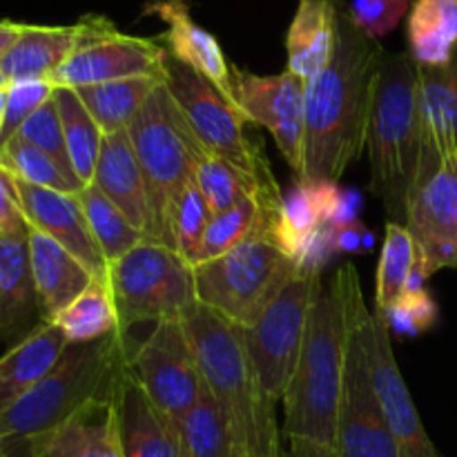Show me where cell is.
<instances>
[{
	"label": "cell",
	"mask_w": 457,
	"mask_h": 457,
	"mask_svg": "<svg viewBox=\"0 0 457 457\" xmlns=\"http://www.w3.org/2000/svg\"><path fill=\"white\" fill-rule=\"evenodd\" d=\"M384 47L348 16L337 13L333 54L306 85L302 181L337 183L364 152Z\"/></svg>",
	"instance_id": "1"
},
{
	"label": "cell",
	"mask_w": 457,
	"mask_h": 457,
	"mask_svg": "<svg viewBox=\"0 0 457 457\" xmlns=\"http://www.w3.org/2000/svg\"><path fill=\"white\" fill-rule=\"evenodd\" d=\"M364 303L360 275L351 263L339 268L328 284L321 281L284 397L286 440L335 446L348 342Z\"/></svg>",
	"instance_id": "2"
},
{
	"label": "cell",
	"mask_w": 457,
	"mask_h": 457,
	"mask_svg": "<svg viewBox=\"0 0 457 457\" xmlns=\"http://www.w3.org/2000/svg\"><path fill=\"white\" fill-rule=\"evenodd\" d=\"M205 388L221 406L232 433V445L248 451L284 446L277 404L263 393L244 342V328L195 303L183 315Z\"/></svg>",
	"instance_id": "3"
},
{
	"label": "cell",
	"mask_w": 457,
	"mask_h": 457,
	"mask_svg": "<svg viewBox=\"0 0 457 457\" xmlns=\"http://www.w3.org/2000/svg\"><path fill=\"white\" fill-rule=\"evenodd\" d=\"M129 355L125 330L92 344L67 346L52 373L0 413V437L9 455L22 457L31 440L65 424L94 397L114 391Z\"/></svg>",
	"instance_id": "4"
},
{
	"label": "cell",
	"mask_w": 457,
	"mask_h": 457,
	"mask_svg": "<svg viewBox=\"0 0 457 457\" xmlns=\"http://www.w3.org/2000/svg\"><path fill=\"white\" fill-rule=\"evenodd\" d=\"M420 143V65L411 54L384 52L366 145L370 154V192L382 201L391 221L404 223Z\"/></svg>",
	"instance_id": "5"
},
{
	"label": "cell",
	"mask_w": 457,
	"mask_h": 457,
	"mask_svg": "<svg viewBox=\"0 0 457 457\" xmlns=\"http://www.w3.org/2000/svg\"><path fill=\"white\" fill-rule=\"evenodd\" d=\"M128 134L150 201L152 221L147 239L172 248L174 210L183 190L195 181L196 161L205 145L187 125L165 79L128 125Z\"/></svg>",
	"instance_id": "6"
},
{
	"label": "cell",
	"mask_w": 457,
	"mask_h": 457,
	"mask_svg": "<svg viewBox=\"0 0 457 457\" xmlns=\"http://www.w3.org/2000/svg\"><path fill=\"white\" fill-rule=\"evenodd\" d=\"M297 263L259 232L217 259L195 266L196 302L239 328H248L288 284Z\"/></svg>",
	"instance_id": "7"
},
{
	"label": "cell",
	"mask_w": 457,
	"mask_h": 457,
	"mask_svg": "<svg viewBox=\"0 0 457 457\" xmlns=\"http://www.w3.org/2000/svg\"><path fill=\"white\" fill-rule=\"evenodd\" d=\"M404 226L427 279L457 268V137L422 128L418 165L406 195Z\"/></svg>",
	"instance_id": "8"
},
{
	"label": "cell",
	"mask_w": 457,
	"mask_h": 457,
	"mask_svg": "<svg viewBox=\"0 0 457 457\" xmlns=\"http://www.w3.org/2000/svg\"><path fill=\"white\" fill-rule=\"evenodd\" d=\"M165 85L177 101L179 110L186 116L187 125L201 143L212 154L221 156L228 163L245 174L259 187L268 204L281 208L284 192L272 174L268 156L263 154L257 138L245 132L248 120L241 116L235 105L219 94V89L208 79L190 67L168 56L163 67Z\"/></svg>",
	"instance_id": "9"
},
{
	"label": "cell",
	"mask_w": 457,
	"mask_h": 457,
	"mask_svg": "<svg viewBox=\"0 0 457 457\" xmlns=\"http://www.w3.org/2000/svg\"><path fill=\"white\" fill-rule=\"evenodd\" d=\"M120 328L183 320L196 302L195 266L159 241L143 239L137 248L107 266Z\"/></svg>",
	"instance_id": "10"
},
{
	"label": "cell",
	"mask_w": 457,
	"mask_h": 457,
	"mask_svg": "<svg viewBox=\"0 0 457 457\" xmlns=\"http://www.w3.org/2000/svg\"><path fill=\"white\" fill-rule=\"evenodd\" d=\"M321 275L297 268L257 321L244 328L245 351L254 366L263 393L275 404L284 402L302 351L303 330Z\"/></svg>",
	"instance_id": "11"
},
{
	"label": "cell",
	"mask_w": 457,
	"mask_h": 457,
	"mask_svg": "<svg viewBox=\"0 0 457 457\" xmlns=\"http://www.w3.org/2000/svg\"><path fill=\"white\" fill-rule=\"evenodd\" d=\"M79 43L52 74L54 87L79 89L132 76L163 74L168 52L154 38L123 34L110 18L87 13L79 22Z\"/></svg>",
	"instance_id": "12"
},
{
	"label": "cell",
	"mask_w": 457,
	"mask_h": 457,
	"mask_svg": "<svg viewBox=\"0 0 457 457\" xmlns=\"http://www.w3.org/2000/svg\"><path fill=\"white\" fill-rule=\"evenodd\" d=\"M366 312L369 306L364 303L357 312L348 342L333 449L337 457H400L395 437L388 428L386 415L370 378V361L364 339Z\"/></svg>",
	"instance_id": "13"
},
{
	"label": "cell",
	"mask_w": 457,
	"mask_h": 457,
	"mask_svg": "<svg viewBox=\"0 0 457 457\" xmlns=\"http://www.w3.org/2000/svg\"><path fill=\"white\" fill-rule=\"evenodd\" d=\"M129 370L147 397L177 424L205 388L181 320L156 324L150 337L129 355Z\"/></svg>",
	"instance_id": "14"
},
{
	"label": "cell",
	"mask_w": 457,
	"mask_h": 457,
	"mask_svg": "<svg viewBox=\"0 0 457 457\" xmlns=\"http://www.w3.org/2000/svg\"><path fill=\"white\" fill-rule=\"evenodd\" d=\"M235 105L248 123L266 128L281 156L297 179L303 174V132H306V85L293 71L259 76L232 65Z\"/></svg>",
	"instance_id": "15"
},
{
	"label": "cell",
	"mask_w": 457,
	"mask_h": 457,
	"mask_svg": "<svg viewBox=\"0 0 457 457\" xmlns=\"http://www.w3.org/2000/svg\"><path fill=\"white\" fill-rule=\"evenodd\" d=\"M391 337L393 335L388 333L382 317L375 311L366 312L364 339L370 361V378L386 415L388 428L395 437L397 451L400 457H442L428 437L409 386L402 378V370L393 355Z\"/></svg>",
	"instance_id": "16"
},
{
	"label": "cell",
	"mask_w": 457,
	"mask_h": 457,
	"mask_svg": "<svg viewBox=\"0 0 457 457\" xmlns=\"http://www.w3.org/2000/svg\"><path fill=\"white\" fill-rule=\"evenodd\" d=\"M22 457H128L120 428L119 386L107 395L94 397L52 433L31 440Z\"/></svg>",
	"instance_id": "17"
},
{
	"label": "cell",
	"mask_w": 457,
	"mask_h": 457,
	"mask_svg": "<svg viewBox=\"0 0 457 457\" xmlns=\"http://www.w3.org/2000/svg\"><path fill=\"white\" fill-rule=\"evenodd\" d=\"M16 190L27 226L31 230L52 237L56 244L70 250L96 279H105L107 259L103 257L101 248L89 230V223L76 195L29 186L18 179Z\"/></svg>",
	"instance_id": "18"
},
{
	"label": "cell",
	"mask_w": 457,
	"mask_h": 457,
	"mask_svg": "<svg viewBox=\"0 0 457 457\" xmlns=\"http://www.w3.org/2000/svg\"><path fill=\"white\" fill-rule=\"evenodd\" d=\"M145 16H156L165 22L161 45L170 58L181 65L199 71L219 89L230 105H235L232 94V62H228L219 40L192 18L190 4L186 0H150L143 9ZM237 107V105H235Z\"/></svg>",
	"instance_id": "19"
},
{
	"label": "cell",
	"mask_w": 457,
	"mask_h": 457,
	"mask_svg": "<svg viewBox=\"0 0 457 457\" xmlns=\"http://www.w3.org/2000/svg\"><path fill=\"white\" fill-rule=\"evenodd\" d=\"M40 321L29 263V230L0 237V342H21Z\"/></svg>",
	"instance_id": "20"
},
{
	"label": "cell",
	"mask_w": 457,
	"mask_h": 457,
	"mask_svg": "<svg viewBox=\"0 0 457 457\" xmlns=\"http://www.w3.org/2000/svg\"><path fill=\"white\" fill-rule=\"evenodd\" d=\"M119 413L128 457H186L179 424L147 397L129 364L119 384Z\"/></svg>",
	"instance_id": "21"
},
{
	"label": "cell",
	"mask_w": 457,
	"mask_h": 457,
	"mask_svg": "<svg viewBox=\"0 0 457 457\" xmlns=\"http://www.w3.org/2000/svg\"><path fill=\"white\" fill-rule=\"evenodd\" d=\"M92 183L147 239L152 221L150 201H147L145 181H143L141 165H138L128 129H119V132L103 137Z\"/></svg>",
	"instance_id": "22"
},
{
	"label": "cell",
	"mask_w": 457,
	"mask_h": 457,
	"mask_svg": "<svg viewBox=\"0 0 457 457\" xmlns=\"http://www.w3.org/2000/svg\"><path fill=\"white\" fill-rule=\"evenodd\" d=\"M29 263L43 321H52L70 306L89 284L94 275L52 237L29 228Z\"/></svg>",
	"instance_id": "23"
},
{
	"label": "cell",
	"mask_w": 457,
	"mask_h": 457,
	"mask_svg": "<svg viewBox=\"0 0 457 457\" xmlns=\"http://www.w3.org/2000/svg\"><path fill=\"white\" fill-rule=\"evenodd\" d=\"M67 346L65 335L54 321H40L27 337L13 344L0 357V413L47 378Z\"/></svg>",
	"instance_id": "24"
},
{
	"label": "cell",
	"mask_w": 457,
	"mask_h": 457,
	"mask_svg": "<svg viewBox=\"0 0 457 457\" xmlns=\"http://www.w3.org/2000/svg\"><path fill=\"white\" fill-rule=\"evenodd\" d=\"M344 0H297V12L286 34L288 71L311 80L330 61Z\"/></svg>",
	"instance_id": "25"
},
{
	"label": "cell",
	"mask_w": 457,
	"mask_h": 457,
	"mask_svg": "<svg viewBox=\"0 0 457 457\" xmlns=\"http://www.w3.org/2000/svg\"><path fill=\"white\" fill-rule=\"evenodd\" d=\"M79 43V25H25L13 47L0 61L12 80L52 79Z\"/></svg>",
	"instance_id": "26"
},
{
	"label": "cell",
	"mask_w": 457,
	"mask_h": 457,
	"mask_svg": "<svg viewBox=\"0 0 457 457\" xmlns=\"http://www.w3.org/2000/svg\"><path fill=\"white\" fill-rule=\"evenodd\" d=\"M406 40L420 67L446 65L457 49V0H415Z\"/></svg>",
	"instance_id": "27"
},
{
	"label": "cell",
	"mask_w": 457,
	"mask_h": 457,
	"mask_svg": "<svg viewBox=\"0 0 457 457\" xmlns=\"http://www.w3.org/2000/svg\"><path fill=\"white\" fill-rule=\"evenodd\" d=\"M165 74L132 76V79L110 80V83L89 85L74 89L83 101L85 110L92 114L103 134L128 129L134 116L141 112L147 98L163 83Z\"/></svg>",
	"instance_id": "28"
},
{
	"label": "cell",
	"mask_w": 457,
	"mask_h": 457,
	"mask_svg": "<svg viewBox=\"0 0 457 457\" xmlns=\"http://www.w3.org/2000/svg\"><path fill=\"white\" fill-rule=\"evenodd\" d=\"M52 321L65 335L70 346L98 342L114 335L116 330H123L107 277L105 279L94 277L92 284L70 306L62 308Z\"/></svg>",
	"instance_id": "29"
},
{
	"label": "cell",
	"mask_w": 457,
	"mask_h": 457,
	"mask_svg": "<svg viewBox=\"0 0 457 457\" xmlns=\"http://www.w3.org/2000/svg\"><path fill=\"white\" fill-rule=\"evenodd\" d=\"M54 103H56L58 116H61L71 168H74L79 181L87 186L94 179V170H96L105 134L101 132L92 114L85 110L83 101H80L74 89L56 87L54 89Z\"/></svg>",
	"instance_id": "30"
},
{
	"label": "cell",
	"mask_w": 457,
	"mask_h": 457,
	"mask_svg": "<svg viewBox=\"0 0 457 457\" xmlns=\"http://www.w3.org/2000/svg\"><path fill=\"white\" fill-rule=\"evenodd\" d=\"M277 214L279 212H270V210L263 208L262 201L253 199V196H248L226 212L212 214L208 228H205L204 244H201L195 266L230 253L232 248H237L259 232H270Z\"/></svg>",
	"instance_id": "31"
},
{
	"label": "cell",
	"mask_w": 457,
	"mask_h": 457,
	"mask_svg": "<svg viewBox=\"0 0 457 457\" xmlns=\"http://www.w3.org/2000/svg\"><path fill=\"white\" fill-rule=\"evenodd\" d=\"M195 181L201 196H204L205 205H208L210 217L235 208L237 204H241L248 196L262 201L263 208L270 210V212H279L281 210L268 204L266 196L259 192V187L241 170H237L235 165L228 163L221 156L212 154L208 147L201 152L199 161H196Z\"/></svg>",
	"instance_id": "32"
},
{
	"label": "cell",
	"mask_w": 457,
	"mask_h": 457,
	"mask_svg": "<svg viewBox=\"0 0 457 457\" xmlns=\"http://www.w3.org/2000/svg\"><path fill=\"white\" fill-rule=\"evenodd\" d=\"M76 199L83 208L89 230H92L103 257L107 259V266L145 239V235L137 230L132 221L94 183H87L83 190L76 192Z\"/></svg>",
	"instance_id": "33"
},
{
	"label": "cell",
	"mask_w": 457,
	"mask_h": 457,
	"mask_svg": "<svg viewBox=\"0 0 457 457\" xmlns=\"http://www.w3.org/2000/svg\"><path fill=\"white\" fill-rule=\"evenodd\" d=\"M418 263V248L404 223L388 221L375 279V312L391 308L406 293L409 277Z\"/></svg>",
	"instance_id": "34"
},
{
	"label": "cell",
	"mask_w": 457,
	"mask_h": 457,
	"mask_svg": "<svg viewBox=\"0 0 457 457\" xmlns=\"http://www.w3.org/2000/svg\"><path fill=\"white\" fill-rule=\"evenodd\" d=\"M183 455L186 457H230L232 433L221 406L212 393L204 388L199 400L183 415L181 424Z\"/></svg>",
	"instance_id": "35"
},
{
	"label": "cell",
	"mask_w": 457,
	"mask_h": 457,
	"mask_svg": "<svg viewBox=\"0 0 457 457\" xmlns=\"http://www.w3.org/2000/svg\"><path fill=\"white\" fill-rule=\"evenodd\" d=\"M420 123L457 137V49L446 65L420 67Z\"/></svg>",
	"instance_id": "36"
},
{
	"label": "cell",
	"mask_w": 457,
	"mask_h": 457,
	"mask_svg": "<svg viewBox=\"0 0 457 457\" xmlns=\"http://www.w3.org/2000/svg\"><path fill=\"white\" fill-rule=\"evenodd\" d=\"M0 168L7 170L13 179L25 181L29 186L47 187V190L65 192V195H76L85 186L71 181L47 154L38 147L29 145L22 138L13 137L4 145H0Z\"/></svg>",
	"instance_id": "37"
},
{
	"label": "cell",
	"mask_w": 457,
	"mask_h": 457,
	"mask_svg": "<svg viewBox=\"0 0 457 457\" xmlns=\"http://www.w3.org/2000/svg\"><path fill=\"white\" fill-rule=\"evenodd\" d=\"M210 221V210L201 196L196 181L183 190L177 210L172 217V248L181 254L190 266H195L199 257L201 244H204L205 228Z\"/></svg>",
	"instance_id": "38"
},
{
	"label": "cell",
	"mask_w": 457,
	"mask_h": 457,
	"mask_svg": "<svg viewBox=\"0 0 457 457\" xmlns=\"http://www.w3.org/2000/svg\"><path fill=\"white\" fill-rule=\"evenodd\" d=\"M16 137L22 138L25 143H29V145L38 147V150L43 152V154H47L49 159L71 179V181L83 186V183L79 181V177H76L74 168H71L70 152H67L65 134H62L61 116H58V107L56 103H54V96L27 119V123L18 129Z\"/></svg>",
	"instance_id": "39"
},
{
	"label": "cell",
	"mask_w": 457,
	"mask_h": 457,
	"mask_svg": "<svg viewBox=\"0 0 457 457\" xmlns=\"http://www.w3.org/2000/svg\"><path fill=\"white\" fill-rule=\"evenodd\" d=\"M386 324L388 333L397 337H418L436 326L437 303L427 288L418 293H404L391 308L378 312Z\"/></svg>",
	"instance_id": "40"
},
{
	"label": "cell",
	"mask_w": 457,
	"mask_h": 457,
	"mask_svg": "<svg viewBox=\"0 0 457 457\" xmlns=\"http://www.w3.org/2000/svg\"><path fill=\"white\" fill-rule=\"evenodd\" d=\"M54 85L49 80H12L7 87V98H4V120L3 134H0V145L12 141L18 129L27 123L36 110L45 105L54 96Z\"/></svg>",
	"instance_id": "41"
},
{
	"label": "cell",
	"mask_w": 457,
	"mask_h": 457,
	"mask_svg": "<svg viewBox=\"0 0 457 457\" xmlns=\"http://www.w3.org/2000/svg\"><path fill=\"white\" fill-rule=\"evenodd\" d=\"M411 7L413 0H351L346 12L369 38L378 40L391 34Z\"/></svg>",
	"instance_id": "42"
},
{
	"label": "cell",
	"mask_w": 457,
	"mask_h": 457,
	"mask_svg": "<svg viewBox=\"0 0 457 457\" xmlns=\"http://www.w3.org/2000/svg\"><path fill=\"white\" fill-rule=\"evenodd\" d=\"M29 226L22 214L21 199H18L16 179L0 168V237L18 235V232H27Z\"/></svg>",
	"instance_id": "43"
},
{
	"label": "cell",
	"mask_w": 457,
	"mask_h": 457,
	"mask_svg": "<svg viewBox=\"0 0 457 457\" xmlns=\"http://www.w3.org/2000/svg\"><path fill=\"white\" fill-rule=\"evenodd\" d=\"M364 232L366 228L361 226L360 221L351 223V226L337 228V232H335V244H337L339 253H360Z\"/></svg>",
	"instance_id": "44"
},
{
	"label": "cell",
	"mask_w": 457,
	"mask_h": 457,
	"mask_svg": "<svg viewBox=\"0 0 457 457\" xmlns=\"http://www.w3.org/2000/svg\"><path fill=\"white\" fill-rule=\"evenodd\" d=\"M286 457H337V453H335V449H330V446L315 445V442L288 440Z\"/></svg>",
	"instance_id": "45"
},
{
	"label": "cell",
	"mask_w": 457,
	"mask_h": 457,
	"mask_svg": "<svg viewBox=\"0 0 457 457\" xmlns=\"http://www.w3.org/2000/svg\"><path fill=\"white\" fill-rule=\"evenodd\" d=\"M22 27H25V22L0 21V61H3L4 54L13 47V43L18 40V36L22 34Z\"/></svg>",
	"instance_id": "46"
},
{
	"label": "cell",
	"mask_w": 457,
	"mask_h": 457,
	"mask_svg": "<svg viewBox=\"0 0 457 457\" xmlns=\"http://www.w3.org/2000/svg\"><path fill=\"white\" fill-rule=\"evenodd\" d=\"M230 457H286V449H272V451H248L244 446H232Z\"/></svg>",
	"instance_id": "47"
},
{
	"label": "cell",
	"mask_w": 457,
	"mask_h": 457,
	"mask_svg": "<svg viewBox=\"0 0 457 457\" xmlns=\"http://www.w3.org/2000/svg\"><path fill=\"white\" fill-rule=\"evenodd\" d=\"M373 244H375V237L366 230L364 237H361V253H366V250L373 248Z\"/></svg>",
	"instance_id": "48"
},
{
	"label": "cell",
	"mask_w": 457,
	"mask_h": 457,
	"mask_svg": "<svg viewBox=\"0 0 457 457\" xmlns=\"http://www.w3.org/2000/svg\"><path fill=\"white\" fill-rule=\"evenodd\" d=\"M4 98H7V89H0V134H3V120H4Z\"/></svg>",
	"instance_id": "49"
},
{
	"label": "cell",
	"mask_w": 457,
	"mask_h": 457,
	"mask_svg": "<svg viewBox=\"0 0 457 457\" xmlns=\"http://www.w3.org/2000/svg\"><path fill=\"white\" fill-rule=\"evenodd\" d=\"M9 87V79L4 76V71L0 70V89H7Z\"/></svg>",
	"instance_id": "50"
},
{
	"label": "cell",
	"mask_w": 457,
	"mask_h": 457,
	"mask_svg": "<svg viewBox=\"0 0 457 457\" xmlns=\"http://www.w3.org/2000/svg\"><path fill=\"white\" fill-rule=\"evenodd\" d=\"M0 457H12V455H9V451H7V449H4V446H3V445H0Z\"/></svg>",
	"instance_id": "51"
},
{
	"label": "cell",
	"mask_w": 457,
	"mask_h": 457,
	"mask_svg": "<svg viewBox=\"0 0 457 457\" xmlns=\"http://www.w3.org/2000/svg\"><path fill=\"white\" fill-rule=\"evenodd\" d=\"M0 445H3V437H0Z\"/></svg>",
	"instance_id": "52"
}]
</instances>
